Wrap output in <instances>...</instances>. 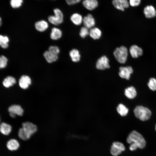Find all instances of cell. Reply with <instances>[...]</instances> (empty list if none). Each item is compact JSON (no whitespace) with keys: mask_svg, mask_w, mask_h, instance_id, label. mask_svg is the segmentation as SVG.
Here are the masks:
<instances>
[{"mask_svg":"<svg viewBox=\"0 0 156 156\" xmlns=\"http://www.w3.org/2000/svg\"><path fill=\"white\" fill-rule=\"evenodd\" d=\"M127 142L129 144L135 143L140 148H144L146 144V141L143 136L135 131H133L130 133L127 138Z\"/></svg>","mask_w":156,"mask_h":156,"instance_id":"cell-1","label":"cell"},{"mask_svg":"<svg viewBox=\"0 0 156 156\" xmlns=\"http://www.w3.org/2000/svg\"><path fill=\"white\" fill-rule=\"evenodd\" d=\"M135 116L142 121L148 120L151 115V112L148 108L142 106H136L133 110Z\"/></svg>","mask_w":156,"mask_h":156,"instance_id":"cell-2","label":"cell"},{"mask_svg":"<svg viewBox=\"0 0 156 156\" xmlns=\"http://www.w3.org/2000/svg\"><path fill=\"white\" fill-rule=\"evenodd\" d=\"M114 55L118 62L121 64L125 63L128 56V50L124 46L116 48L113 52Z\"/></svg>","mask_w":156,"mask_h":156,"instance_id":"cell-3","label":"cell"},{"mask_svg":"<svg viewBox=\"0 0 156 156\" xmlns=\"http://www.w3.org/2000/svg\"><path fill=\"white\" fill-rule=\"evenodd\" d=\"M53 12V15H50L48 17V21L53 25H58L63 22V14L62 11L58 8L54 9Z\"/></svg>","mask_w":156,"mask_h":156,"instance_id":"cell-4","label":"cell"},{"mask_svg":"<svg viewBox=\"0 0 156 156\" xmlns=\"http://www.w3.org/2000/svg\"><path fill=\"white\" fill-rule=\"evenodd\" d=\"M125 150V147L121 142L116 141L114 142L111 147L110 152L113 156H117Z\"/></svg>","mask_w":156,"mask_h":156,"instance_id":"cell-5","label":"cell"},{"mask_svg":"<svg viewBox=\"0 0 156 156\" xmlns=\"http://www.w3.org/2000/svg\"><path fill=\"white\" fill-rule=\"evenodd\" d=\"M22 127L28 136L30 138L37 130L36 126L30 122H26L22 124Z\"/></svg>","mask_w":156,"mask_h":156,"instance_id":"cell-6","label":"cell"},{"mask_svg":"<svg viewBox=\"0 0 156 156\" xmlns=\"http://www.w3.org/2000/svg\"><path fill=\"white\" fill-rule=\"evenodd\" d=\"M109 61L107 56L103 55L99 58L97 61L96 66L97 69L104 70L109 68L110 67Z\"/></svg>","mask_w":156,"mask_h":156,"instance_id":"cell-7","label":"cell"},{"mask_svg":"<svg viewBox=\"0 0 156 156\" xmlns=\"http://www.w3.org/2000/svg\"><path fill=\"white\" fill-rule=\"evenodd\" d=\"M133 72V69L130 66L121 67L119 68L118 74L121 78L128 80L130 77L131 74Z\"/></svg>","mask_w":156,"mask_h":156,"instance_id":"cell-8","label":"cell"},{"mask_svg":"<svg viewBox=\"0 0 156 156\" xmlns=\"http://www.w3.org/2000/svg\"><path fill=\"white\" fill-rule=\"evenodd\" d=\"M112 3L116 8L122 11L129 6L127 0H113Z\"/></svg>","mask_w":156,"mask_h":156,"instance_id":"cell-9","label":"cell"},{"mask_svg":"<svg viewBox=\"0 0 156 156\" xmlns=\"http://www.w3.org/2000/svg\"><path fill=\"white\" fill-rule=\"evenodd\" d=\"M83 22L84 26L88 29L93 27L95 23L94 18L90 14H88L83 18Z\"/></svg>","mask_w":156,"mask_h":156,"instance_id":"cell-10","label":"cell"},{"mask_svg":"<svg viewBox=\"0 0 156 156\" xmlns=\"http://www.w3.org/2000/svg\"><path fill=\"white\" fill-rule=\"evenodd\" d=\"M31 80L29 77L26 75L21 76L19 81V84L20 87L23 89H26L31 84Z\"/></svg>","mask_w":156,"mask_h":156,"instance_id":"cell-11","label":"cell"},{"mask_svg":"<svg viewBox=\"0 0 156 156\" xmlns=\"http://www.w3.org/2000/svg\"><path fill=\"white\" fill-rule=\"evenodd\" d=\"M129 52L133 58H137L143 54L142 49L136 45H133L130 47Z\"/></svg>","mask_w":156,"mask_h":156,"instance_id":"cell-12","label":"cell"},{"mask_svg":"<svg viewBox=\"0 0 156 156\" xmlns=\"http://www.w3.org/2000/svg\"><path fill=\"white\" fill-rule=\"evenodd\" d=\"M82 4L87 10H92L98 6V3L97 0H84Z\"/></svg>","mask_w":156,"mask_h":156,"instance_id":"cell-13","label":"cell"},{"mask_svg":"<svg viewBox=\"0 0 156 156\" xmlns=\"http://www.w3.org/2000/svg\"><path fill=\"white\" fill-rule=\"evenodd\" d=\"M144 13L146 17L151 18L156 16V11L152 5H147L144 9Z\"/></svg>","mask_w":156,"mask_h":156,"instance_id":"cell-14","label":"cell"},{"mask_svg":"<svg viewBox=\"0 0 156 156\" xmlns=\"http://www.w3.org/2000/svg\"><path fill=\"white\" fill-rule=\"evenodd\" d=\"M6 145L8 150L11 151H13L18 149L20 144L17 140L14 139H11L7 142Z\"/></svg>","mask_w":156,"mask_h":156,"instance_id":"cell-15","label":"cell"},{"mask_svg":"<svg viewBox=\"0 0 156 156\" xmlns=\"http://www.w3.org/2000/svg\"><path fill=\"white\" fill-rule=\"evenodd\" d=\"M36 29L38 31L43 32L45 31L48 27V23L44 20H41L36 22L35 24Z\"/></svg>","mask_w":156,"mask_h":156,"instance_id":"cell-16","label":"cell"},{"mask_svg":"<svg viewBox=\"0 0 156 156\" xmlns=\"http://www.w3.org/2000/svg\"><path fill=\"white\" fill-rule=\"evenodd\" d=\"M43 55L47 61L49 63H51L57 61L58 59V55L55 54L49 51H45Z\"/></svg>","mask_w":156,"mask_h":156,"instance_id":"cell-17","label":"cell"},{"mask_svg":"<svg viewBox=\"0 0 156 156\" xmlns=\"http://www.w3.org/2000/svg\"><path fill=\"white\" fill-rule=\"evenodd\" d=\"M9 112L12 113L16 115L21 116L23 115V110L19 105H14L10 106L8 109Z\"/></svg>","mask_w":156,"mask_h":156,"instance_id":"cell-18","label":"cell"},{"mask_svg":"<svg viewBox=\"0 0 156 156\" xmlns=\"http://www.w3.org/2000/svg\"><path fill=\"white\" fill-rule=\"evenodd\" d=\"M89 34L92 39L96 40L100 38L101 37L102 32L99 28L93 27L90 29Z\"/></svg>","mask_w":156,"mask_h":156,"instance_id":"cell-19","label":"cell"},{"mask_svg":"<svg viewBox=\"0 0 156 156\" xmlns=\"http://www.w3.org/2000/svg\"><path fill=\"white\" fill-rule=\"evenodd\" d=\"M83 19L82 16L78 13L73 14L70 17L72 22L76 25H81L83 21Z\"/></svg>","mask_w":156,"mask_h":156,"instance_id":"cell-20","label":"cell"},{"mask_svg":"<svg viewBox=\"0 0 156 156\" xmlns=\"http://www.w3.org/2000/svg\"><path fill=\"white\" fill-rule=\"evenodd\" d=\"M62 35V31L59 29L55 27L52 29L50 35L52 39L54 40H57L61 38Z\"/></svg>","mask_w":156,"mask_h":156,"instance_id":"cell-21","label":"cell"},{"mask_svg":"<svg viewBox=\"0 0 156 156\" xmlns=\"http://www.w3.org/2000/svg\"><path fill=\"white\" fill-rule=\"evenodd\" d=\"M12 127L10 125L5 122L1 123L0 126L1 133L4 135H7L11 132Z\"/></svg>","mask_w":156,"mask_h":156,"instance_id":"cell-22","label":"cell"},{"mask_svg":"<svg viewBox=\"0 0 156 156\" xmlns=\"http://www.w3.org/2000/svg\"><path fill=\"white\" fill-rule=\"evenodd\" d=\"M136 94L135 89L133 86L129 87L125 90V94L128 99H133L136 96Z\"/></svg>","mask_w":156,"mask_h":156,"instance_id":"cell-23","label":"cell"},{"mask_svg":"<svg viewBox=\"0 0 156 156\" xmlns=\"http://www.w3.org/2000/svg\"><path fill=\"white\" fill-rule=\"evenodd\" d=\"M69 55L73 62H77L80 60V54L79 51L76 49H72L69 52Z\"/></svg>","mask_w":156,"mask_h":156,"instance_id":"cell-24","label":"cell"},{"mask_svg":"<svg viewBox=\"0 0 156 156\" xmlns=\"http://www.w3.org/2000/svg\"><path fill=\"white\" fill-rule=\"evenodd\" d=\"M16 83L15 78L11 76H8L5 78L3 81V86L8 88L12 86Z\"/></svg>","mask_w":156,"mask_h":156,"instance_id":"cell-25","label":"cell"},{"mask_svg":"<svg viewBox=\"0 0 156 156\" xmlns=\"http://www.w3.org/2000/svg\"><path fill=\"white\" fill-rule=\"evenodd\" d=\"M116 110L118 113L121 116H126L129 111L128 109L122 104H120L118 105Z\"/></svg>","mask_w":156,"mask_h":156,"instance_id":"cell-26","label":"cell"},{"mask_svg":"<svg viewBox=\"0 0 156 156\" xmlns=\"http://www.w3.org/2000/svg\"><path fill=\"white\" fill-rule=\"evenodd\" d=\"M9 41L8 37L6 36L1 35L0 36V45L3 49H6L8 47V43Z\"/></svg>","mask_w":156,"mask_h":156,"instance_id":"cell-27","label":"cell"},{"mask_svg":"<svg viewBox=\"0 0 156 156\" xmlns=\"http://www.w3.org/2000/svg\"><path fill=\"white\" fill-rule=\"evenodd\" d=\"M18 136L21 139L25 141L30 138L22 127L19 129L18 132Z\"/></svg>","mask_w":156,"mask_h":156,"instance_id":"cell-28","label":"cell"},{"mask_svg":"<svg viewBox=\"0 0 156 156\" xmlns=\"http://www.w3.org/2000/svg\"><path fill=\"white\" fill-rule=\"evenodd\" d=\"M23 2V0H10V5L13 8H17L20 7Z\"/></svg>","mask_w":156,"mask_h":156,"instance_id":"cell-29","label":"cell"},{"mask_svg":"<svg viewBox=\"0 0 156 156\" xmlns=\"http://www.w3.org/2000/svg\"><path fill=\"white\" fill-rule=\"evenodd\" d=\"M149 88L153 91L156 90V79L154 78H151L148 83Z\"/></svg>","mask_w":156,"mask_h":156,"instance_id":"cell-30","label":"cell"},{"mask_svg":"<svg viewBox=\"0 0 156 156\" xmlns=\"http://www.w3.org/2000/svg\"><path fill=\"white\" fill-rule=\"evenodd\" d=\"M89 31L88 28L85 26L81 28L80 31V36L82 38H85L89 34Z\"/></svg>","mask_w":156,"mask_h":156,"instance_id":"cell-31","label":"cell"},{"mask_svg":"<svg viewBox=\"0 0 156 156\" xmlns=\"http://www.w3.org/2000/svg\"><path fill=\"white\" fill-rule=\"evenodd\" d=\"M8 60L7 58L3 55L0 57V68H5L7 65Z\"/></svg>","mask_w":156,"mask_h":156,"instance_id":"cell-32","label":"cell"},{"mask_svg":"<svg viewBox=\"0 0 156 156\" xmlns=\"http://www.w3.org/2000/svg\"><path fill=\"white\" fill-rule=\"evenodd\" d=\"M48 51L53 54L58 55L60 52L59 48L55 46H50L49 48Z\"/></svg>","mask_w":156,"mask_h":156,"instance_id":"cell-33","label":"cell"},{"mask_svg":"<svg viewBox=\"0 0 156 156\" xmlns=\"http://www.w3.org/2000/svg\"><path fill=\"white\" fill-rule=\"evenodd\" d=\"M129 4L133 7H135L139 5L141 3V0H129Z\"/></svg>","mask_w":156,"mask_h":156,"instance_id":"cell-34","label":"cell"},{"mask_svg":"<svg viewBox=\"0 0 156 156\" xmlns=\"http://www.w3.org/2000/svg\"><path fill=\"white\" fill-rule=\"evenodd\" d=\"M67 3L69 5H73L79 2L81 0H65Z\"/></svg>","mask_w":156,"mask_h":156,"instance_id":"cell-35","label":"cell"},{"mask_svg":"<svg viewBox=\"0 0 156 156\" xmlns=\"http://www.w3.org/2000/svg\"><path fill=\"white\" fill-rule=\"evenodd\" d=\"M138 148V145L135 143H132L130 144L129 146V149L131 151L136 150Z\"/></svg>","mask_w":156,"mask_h":156,"instance_id":"cell-36","label":"cell"},{"mask_svg":"<svg viewBox=\"0 0 156 156\" xmlns=\"http://www.w3.org/2000/svg\"><path fill=\"white\" fill-rule=\"evenodd\" d=\"M9 114L11 117L13 118H15L16 115L14 114L11 112H10Z\"/></svg>","mask_w":156,"mask_h":156,"instance_id":"cell-37","label":"cell"},{"mask_svg":"<svg viewBox=\"0 0 156 156\" xmlns=\"http://www.w3.org/2000/svg\"><path fill=\"white\" fill-rule=\"evenodd\" d=\"M0 25H1V18H0Z\"/></svg>","mask_w":156,"mask_h":156,"instance_id":"cell-38","label":"cell"},{"mask_svg":"<svg viewBox=\"0 0 156 156\" xmlns=\"http://www.w3.org/2000/svg\"><path fill=\"white\" fill-rule=\"evenodd\" d=\"M155 130L156 131V125H155Z\"/></svg>","mask_w":156,"mask_h":156,"instance_id":"cell-39","label":"cell"}]
</instances>
